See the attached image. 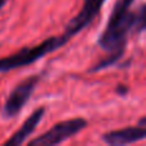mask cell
<instances>
[{
    "mask_svg": "<svg viewBox=\"0 0 146 146\" xmlns=\"http://www.w3.org/2000/svg\"><path fill=\"white\" fill-rule=\"evenodd\" d=\"M115 92L121 96H124V95H127V92H128V87H127L126 85H118L115 87Z\"/></svg>",
    "mask_w": 146,
    "mask_h": 146,
    "instance_id": "30bf717a",
    "label": "cell"
},
{
    "mask_svg": "<svg viewBox=\"0 0 146 146\" xmlns=\"http://www.w3.org/2000/svg\"><path fill=\"white\" fill-rule=\"evenodd\" d=\"M146 137V129L145 127H127V128L115 129V131L108 132L103 135V141L110 146H122V145H129L135 144L145 140Z\"/></svg>",
    "mask_w": 146,
    "mask_h": 146,
    "instance_id": "8992f818",
    "label": "cell"
},
{
    "mask_svg": "<svg viewBox=\"0 0 146 146\" xmlns=\"http://www.w3.org/2000/svg\"><path fill=\"white\" fill-rule=\"evenodd\" d=\"M139 126H140V127H145V126H146V118H145V117H142V118L140 119Z\"/></svg>",
    "mask_w": 146,
    "mask_h": 146,
    "instance_id": "8fae6325",
    "label": "cell"
},
{
    "mask_svg": "<svg viewBox=\"0 0 146 146\" xmlns=\"http://www.w3.org/2000/svg\"><path fill=\"white\" fill-rule=\"evenodd\" d=\"M104 1L105 0H83L82 8L80 9L78 14L69 21L64 32L62 33L64 38L69 41L73 36L78 35L82 30L88 27L95 19V17H98V14L100 13Z\"/></svg>",
    "mask_w": 146,
    "mask_h": 146,
    "instance_id": "5b68a950",
    "label": "cell"
},
{
    "mask_svg": "<svg viewBox=\"0 0 146 146\" xmlns=\"http://www.w3.org/2000/svg\"><path fill=\"white\" fill-rule=\"evenodd\" d=\"M44 114H45V108H44V106H40V108L35 109V110L28 115V118L22 123L19 129L15 131L14 133L10 136V139L8 140V141H5V145L19 146V145H22L23 142H26V140L33 133L36 127H37L38 123L41 122Z\"/></svg>",
    "mask_w": 146,
    "mask_h": 146,
    "instance_id": "52a82bcc",
    "label": "cell"
},
{
    "mask_svg": "<svg viewBox=\"0 0 146 146\" xmlns=\"http://www.w3.org/2000/svg\"><path fill=\"white\" fill-rule=\"evenodd\" d=\"M133 1L135 0H118L115 3L108 25L98 40L101 49L109 53L118 49H126L127 38L133 31L135 12H131Z\"/></svg>",
    "mask_w": 146,
    "mask_h": 146,
    "instance_id": "6da1fadb",
    "label": "cell"
},
{
    "mask_svg": "<svg viewBox=\"0 0 146 146\" xmlns=\"http://www.w3.org/2000/svg\"><path fill=\"white\" fill-rule=\"evenodd\" d=\"M86 127H87V121L83 118H72L62 121L54 124L45 133L31 140L28 144L31 146H54L63 144L64 141L69 140Z\"/></svg>",
    "mask_w": 146,
    "mask_h": 146,
    "instance_id": "3957f363",
    "label": "cell"
},
{
    "mask_svg": "<svg viewBox=\"0 0 146 146\" xmlns=\"http://www.w3.org/2000/svg\"><path fill=\"white\" fill-rule=\"evenodd\" d=\"M68 41L64 38L63 35L49 37L37 46H31V48H23L19 51L12 54L9 56L0 59V72L5 73L12 69H17L21 67H26L32 64L33 62L44 58L45 55L58 50L59 48L64 46Z\"/></svg>",
    "mask_w": 146,
    "mask_h": 146,
    "instance_id": "7a4b0ae2",
    "label": "cell"
},
{
    "mask_svg": "<svg viewBox=\"0 0 146 146\" xmlns=\"http://www.w3.org/2000/svg\"><path fill=\"white\" fill-rule=\"evenodd\" d=\"M124 50H126V49H118V50L110 51V54H109L106 58L101 59L98 64H95L92 68L88 69V72H99V71H103V69H106V68H109V67L114 66V64L118 63L119 59L123 56Z\"/></svg>",
    "mask_w": 146,
    "mask_h": 146,
    "instance_id": "ba28073f",
    "label": "cell"
},
{
    "mask_svg": "<svg viewBox=\"0 0 146 146\" xmlns=\"http://www.w3.org/2000/svg\"><path fill=\"white\" fill-rule=\"evenodd\" d=\"M145 4H141L139 8V10L135 12V21H133V31L132 32L141 33L145 31Z\"/></svg>",
    "mask_w": 146,
    "mask_h": 146,
    "instance_id": "9c48e42d",
    "label": "cell"
},
{
    "mask_svg": "<svg viewBox=\"0 0 146 146\" xmlns=\"http://www.w3.org/2000/svg\"><path fill=\"white\" fill-rule=\"evenodd\" d=\"M41 76L35 74L31 77L23 80L22 82H19L14 88L12 90V92L9 94L7 101H5L4 106L1 110V117L4 119H10L13 117L18 115L21 110L23 109V106L28 103L32 92L35 91L37 83L40 82Z\"/></svg>",
    "mask_w": 146,
    "mask_h": 146,
    "instance_id": "277c9868",
    "label": "cell"
},
{
    "mask_svg": "<svg viewBox=\"0 0 146 146\" xmlns=\"http://www.w3.org/2000/svg\"><path fill=\"white\" fill-rule=\"evenodd\" d=\"M5 1H7V0H0V9H1V8L5 5Z\"/></svg>",
    "mask_w": 146,
    "mask_h": 146,
    "instance_id": "7c38bea8",
    "label": "cell"
}]
</instances>
